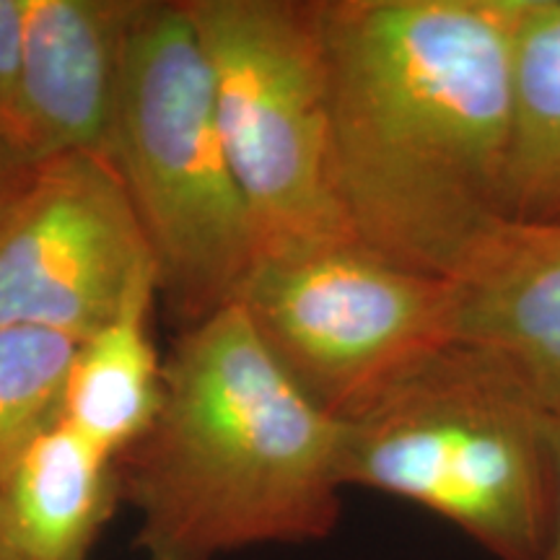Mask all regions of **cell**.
<instances>
[{
	"mask_svg": "<svg viewBox=\"0 0 560 560\" xmlns=\"http://www.w3.org/2000/svg\"><path fill=\"white\" fill-rule=\"evenodd\" d=\"M338 190L359 242L459 280L509 221L524 0H317Z\"/></svg>",
	"mask_w": 560,
	"mask_h": 560,
	"instance_id": "6da1fadb",
	"label": "cell"
},
{
	"mask_svg": "<svg viewBox=\"0 0 560 560\" xmlns=\"http://www.w3.org/2000/svg\"><path fill=\"white\" fill-rule=\"evenodd\" d=\"M81 340L39 327H0V480L60 420Z\"/></svg>",
	"mask_w": 560,
	"mask_h": 560,
	"instance_id": "4fadbf2b",
	"label": "cell"
},
{
	"mask_svg": "<svg viewBox=\"0 0 560 560\" xmlns=\"http://www.w3.org/2000/svg\"><path fill=\"white\" fill-rule=\"evenodd\" d=\"M117 506V459L55 420L0 480V532L26 560H89Z\"/></svg>",
	"mask_w": 560,
	"mask_h": 560,
	"instance_id": "30bf717a",
	"label": "cell"
},
{
	"mask_svg": "<svg viewBox=\"0 0 560 560\" xmlns=\"http://www.w3.org/2000/svg\"><path fill=\"white\" fill-rule=\"evenodd\" d=\"M34 174H37V164L19 143L11 122L0 112V229L9 221L11 210L16 208L26 187L32 185Z\"/></svg>",
	"mask_w": 560,
	"mask_h": 560,
	"instance_id": "9a60e30c",
	"label": "cell"
},
{
	"mask_svg": "<svg viewBox=\"0 0 560 560\" xmlns=\"http://www.w3.org/2000/svg\"><path fill=\"white\" fill-rule=\"evenodd\" d=\"M342 420L306 400L242 304L185 327L151 429L117 459L145 560H219L332 535Z\"/></svg>",
	"mask_w": 560,
	"mask_h": 560,
	"instance_id": "7a4b0ae2",
	"label": "cell"
},
{
	"mask_svg": "<svg viewBox=\"0 0 560 560\" xmlns=\"http://www.w3.org/2000/svg\"><path fill=\"white\" fill-rule=\"evenodd\" d=\"M457 340L486 346L560 408V221H506L459 280Z\"/></svg>",
	"mask_w": 560,
	"mask_h": 560,
	"instance_id": "9c48e42d",
	"label": "cell"
},
{
	"mask_svg": "<svg viewBox=\"0 0 560 560\" xmlns=\"http://www.w3.org/2000/svg\"><path fill=\"white\" fill-rule=\"evenodd\" d=\"M550 425L552 410L501 353L457 340L342 420L340 480L431 511L499 560H542Z\"/></svg>",
	"mask_w": 560,
	"mask_h": 560,
	"instance_id": "3957f363",
	"label": "cell"
},
{
	"mask_svg": "<svg viewBox=\"0 0 560 560\" xmlns=\"http://www.w3.org/2000/svg\"><path fill=\"white\" fill-rule=\"evenodd\" d=\"M140 0H26L16 102L19 143L47 164L112 161L125 42Z\"/></svg>",
	"mask_w": 560,
	"mask_h": 560,
	"instance_id": "ba28073f",
	"label": "cell"
},
{
	"mask_svg": "<svg viewBox=\"0 0 560 560\" xmlns=\"http://www.w3.org/2000/svg\"><path fill=\"white\" fill-rule=\"evenodd\" d=\"M182 330L236 304L260 247L229 164L213 81L185 0H140L125 42L112 138Z\"/></svg>",
	"mask_w": 560,
	"mask_h": 560,
	"instance_id": "277c9868",
	"label": "cell"
},
{
	"mask_svg": "<svg viewBox=\"0 0 560 560\" xmlns=\"http://www.w3.org/2000/svg\"><path fill=\"white\" fill-rule=\"evenodd\" d=\"M156 272L117 166L62 156L37 166L0 229V327L86 340Z\"/></svg>",
	"mask_w": 560,
	"mask_h": 560,
	"instance_id": "52a82bcc",
	"label": "cell"
},
{
	"mask_svg": "<svg viewBox=\"0 0 560 560\" xmlns=\"http://www.w3.org/2000/svg\"><path fill=\"white\" fill-rule=\"evenodd\" d=\"M240 304L285 376L335 420L361 416L457 342V280L412 270L359 240L260 257Z\"/></svg>",
	"mask_w": 560,
	"mask_h": 560,
	"instance_id": "8992f818",
	"label": "cell"
},
{
	"mask_svg": "<svg viewBox=\"0 0 560 560\" xmlns=\"http://www.w3.org/2000/svg\"><path fill=\"white\" fill-rule=\"evenodd\" d=\"M0 560H26L9 540H5L3 532H0Z\"/></svg>",
	"mask_w": 560,
	"mask_h": 560,
	"instance_id": "e0dca14e",
	"label": "cell"
},
{
	"mask_svg": "<svg viewBox=\"0 0 560 560\" xmlns=\"http://www.w3.org/2000/svg\"><path fill=\"white\" fill-rule=\"evenodd\" d=\"M26 0H0V112L9 120L16 102Z\"/></svg>",
	"mask_w": 560,
	"mask_h": 560,
	"instance_id": "5bb4252c",
	"label": "cell"
},
{
	"mask_svg": "<svg viewBox=\"0 0 560 560\" xmlns=\"http://www.w3.org/2000/svg\"><path fill=\"white\" fill-rule=\"evenodd\" d=\"M550 441H552V467H556V509H552L550 542L542 560H560V408L552 412Z\"/></svg>",
	"mask_w": 560,
	"mask_h": 560,
	"instance_id": "2e32d148",
	"label": "cell"
},
{
	"mask_svg": "<svg viewBox=\"0 0 560 560\" xmlns=\"http://www.w3.org/2000/svg\"><path fill=\"white\" fill-rule=\"evenodd\" d=\"M260 257L359 240L335 174L317 0H185ZM257 257V260H260Z\"/></svg>",
	"mask_w": 560,
	"mask_h": 560,
	"instance_id": "5b68a950",
	"label": "cell"
},
{
	"mask_svg": "<svg viewBox=\"0 0 560 560\" xmlns=\"http://www.w3.org/2000/svg\"><path fill=\"white\" fill-rule=\"evenodd\" d=\"M159 296L156 272H145L122 310L75 350L60 420L120 459L151 429L164 395V361L149 319Z\"/></svg>",
	"mask_w": 560,
	"mask_h": 560,
	"instance_id": "8fae6325",
	"label": "cell"
},
{
	"mask_svg": "<svg viewBox=\"0 0 560 560\" xmlns=\"http://www.w3.org/2000/svg\"><path fill=\"white\" fill-rule=\"evenodd\" d=\"M509 221H560V0H524L511 79Z\"/></svg>",
	"mask_w": 560,
	"mask_h": 560,
	"instance_id": "7c38bea8",
	"label": "cell"
}]
</instances>
